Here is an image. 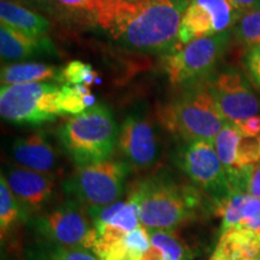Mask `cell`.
I'll use <instances>...</instances> for the list:
<instances>
[{
	"label": "cell",
	"instance_id": "6da1fadb",
	"mask_svg": "<svg viewBox=\"0 0 260 260\" xmlns=\"http://www.w3.org/2000/svg\"><path fill=\"white\" fill-rule=\"evenodd\" d=\"M128 195L139 206L140 223L147 230H178L197 222L214 205L194 184L159 172L135 181Z\"/></svg>",
	"mask_w": 260,
	"mask_h": 260
},
{
	"label": "cell",
	"instance_id": "7a4b0ae2",
	"mask_svg": "<svg viewBox=\"0 0 260 260\" xmlns=\"http://www.w3.org/2000/svg\"><path fill=\"white\" fill-rule=\"evenodd\" d=\"M190 0H121L109 32L138 52H171L180 45L181 21Z\"/></svg>",
	"mask_w": 260,
	"mask_h": 260
},
{
	"label": "cell",
	"instance_id": "3957f363",
	"mask_svg": "<svg viewBox=\"0 0 260 260\" xmlns=\"http://www.w3.org/2000/svg\"><path fill=\"white\" fill-rule=\"evenodd\" d=\"M158 117L168 132L184 142H213L228 124L205 80L188 84L160 107Z\"/></svg>",
	"mask_w": 260,
	"mask_h": 260
},
{
	"label": "cell",
	"instance_id": "277c9868",
	"mask_svg": "<svg viewBox=\"0 0 260 260\" xmlns=\"http://www.w3.org/2000/svg\"><path fill=\"white\" fill-rule=\"evenodd\" d=\"M118 136L113 113L104 104L73 117L57 130L59 145L76 167L110 159L118 145Z\"/></svg>",
	"mask_w": 260,
	"mask_h": 260
},
{
	"label": "cell",
	"instance_id": "5b68a950",
	"mask_svg": "<svg viewBox=\"0 0 260 260\" xmlns=\"http://www.w3.org/2000/svg\"><path fill=\"white\" fill-rule=\"evenodd\" d=\"M34 241L93 252L96 230L88 211L67 198L28 220Z\"/></svg>",
	"mask_w": 260,
	"mask_h": 260
},
{
	"label": "cell",
	"instance_id": "8992f818",
	"mask_svg": "<svg viewBox=\"0 0 260 260\" xmlns=\"http://www.w3.org/2000/svg\"><path fill=\"white\" fill-rule=\"evenodd\" d=\"M132 167L126 161L107 159L77 167L63 182L67 198L76 201L87 211L115 204L124 194Z\"/></svg>",
	"mask_w": 260,
	"mask_h": 260
},
{
	"label": "cell",
	"instance_id": "52a82bcc",
	"mask_svg": "<svg viewBox=\"0 0 260 260\" xmlns=\"http://www.w3.org/2000/svg\"><path fill=\"white\" fill-rule=\"evenodd\" d=\"M61 86L53 82L2 86L0 115L15 125H41L61 116Z\"/></svg>",
	"mask_w": 260,
	"mask_h": 260
},
{
	"label": "cell",
	"instance_id": "ba28073f",
	"mask_svg": "<svg viewBox=\"0 0 260 260\" xmlns=\"http://www.w3.org/2000/svg\"><path fill=\"white\" fill-rule=\"evenodd\" d=\"M233 30L180 44L164 57V69L172 84L193 83L213 74L230 45Z\"/></svg>",
	"mask_w": 260,
	"mask_h": 260
},
{
	"label": "cell",
	"instance_id": "9c48e42d",
	"mask_svg": "<svg viewBox=\"0 0 260 260\" xmlns=\"http://www.w3.org/2000/svg\"><path fill=\"white\" fill-rule=\"evenodd\" d=\"M177 165L200 191L214 205L216 213L233 194L225 169L217 154L213 142H184L178 149Z\"/></svg>",
	"mask_w": 260,
	"mask_h": 260
},
{
	"label": "cell",
	"instance_id": "30bf717a",
	"mask_svg": "<svg viewBox=\"0 0 260 260\" xmlns=\"http://www.w3.org/2000/svg\"><path fill=\"white\" fill-rule=\"evenodd\" d=\"M205 81L229 125L237 126L246 119L258 116L260 103L251 82L241 71L225 68L210 75Z\"/></svg>",
	"mask_w": 260,
	"mask_h": 260
},
{
	"label": "cell",
	"instance_id": "8fae6325",
	"mask_svg": "<svg viewBox=\"0 0 260 260\" xmlns=\"http://www.w3.org/2000/svg\"><path fill=\"white\" fill-rule=\"evenodd\" d=\"M241 17L228 0H190L182 17L178 41L186 45L195 39L230 31Z\"/></svg>",
	"mask_w": 260,
	"mask_h": 260
},
{
	"label": "cell",
	"instance_id": "7c38bea8",
	"mask_svg": "<svg viewBox=\"0 0 260 260\" xmlns=\"http://www.w3.org/2000/svg\"><path fill=\"white\" fill-rule=\"evenodd\" d=\"M118 148L132 169L147 170L160 158L159 139L152 122L141 113L125 117L118 136Z\"/></svg>",
	"mask_w": 260,
	"mask_h": 260
},
{
	"label": "cell",
	"instance_id": "4fadbf2b",
	"mask_svg": "<svg viewBox=\"0 0 260 260\" xmlns=\"http://www.w3.org/2000/svg\"><path fill=\"white\" fill-rule=\"evenodd\" d=\"M2 175L28 220L50 207L56 197L57 177L54 175L41 174L18 165L8 167Z\"/></svg>",
	"mask_w": 260,
	"mask_h": 260
},
{
	"label": "cell",
	"instance_id": "5bb4252c",
	"mask_svg": "<svg viewBox=\"0 0 260 260\" xmlns=\"http://www.w3.org/2000/svg\"><path fill=\"white\" fill-rule=\"evenodd\" d=\"M88 213L96 230L94 247L121 239L141 225L139 206L130 195L125 200H119L103 209L89 211Z\"/></svg>",
	"mask_w": 260,
	"mask_h": 260
},
{
	"label": "cell",
	"instance_id": "9a60e30c",
	"mask_svg": "<svg viewBox=\"0 0 260 260\" xmlns=\"http://www.w3.org/2000/svg\"><path fill=\"white\" fill-rule=\"evenodd\" d=\"M10 154L18 167L56 176L59 157L50 138L44 132H35L12 141Z\"/></svg>",
	"mask_w": 260,
	"mask_h": 260
},
{
	"label": "cell",
	"instance_id": "2e32d148",
	"mask_svg": "<svg viewBox=\"0 0 260 260\" xmlns=\"http://www.w3.org/2000/svg\"><path fill=\"white\" fill-rule=\"evenodd\" d=\"M56 53L54 44L47 37L32 38L5 24L0 27V54L3 64L21 63V60L56 56Z\"/></svg>",
	"mask_w": 260,
	"mask_h": 260
},
{
	"label": "cell",
	"instance_id": "e0dca14e",
	"mask_svg": "<svg viewBox=\"0 0 260 260\" xmlns=\"http://www.w3.org/2000/svg\"><path fill=\"white\" fill-rule=\"evenodd\" d=\"M222 218L220 235L233 229L260 233V199L247 193H234L217 212Z\"/></svg>",
	"mask_w": 260,
	"mask_h": 260
},
{
	"label": "cell",
	"instance_id": "ac0fdd59",
	"mask_svg": "<svg viewBox=\"0 0 260 260\" xmlns=\"http://www.w3.org/2000/svg\"><path fill=\"white\" fill-rule=\"evenodd\" d=\"M28 218L21 205L12 194L5 177L0 176V239L2 248L8 251L22 252V241L19 237L21 228L27 225Z\"/></svg>",
	"mask_w": 260,
	"mask_h": 260
},
{
	"label": "cell",
	"instance_id": "d6986e66",
	"mask_svg": "<svg viewBox=\"0 0 260 260\" xmlns=\"http://www.w3.org/2000/svg\"><path fill=\"white\" fill-rule=\"evenodd\" d=\"M212 260H260V233L233 229L220 235Z\"/></svg>",
	"mask_w": 260,
	"mask_h": 260
},
{
	"label": "cell",
	"instance_id": "ffe728a7",
	"mask_svg": "<svg viewBox=\"0 0 260 260\" xmlns=\"http://www.w3.org/2000/svg\"><path fill=\"white\" fill-rule=\"evenodd\" d=\"M149 247V232L140 225L121 239L95 246L93 253L99 260H144Z\"/></svg>",
	"mask_w": 260,
	"mask_h": 260
},
{
	"label": "cell",
	"instance_id": "44dd1931",
	"mask_svg": "<svg viewBox=\"0 0 260 260\" xmlns=\"http://www.w3.org/2000/svg\"><path fill=\"white\" fill-rule=\"evenodd\" d=\"M2 24L8 25L32 38L47 37L51 22L30 9L18 4L15 0H2L0 3Z\"/></svg>",
	"mask_w": 260,
	"mask_h": 260
},
{
	"label": "cell",
	"instance_id": "7402d4cb",
	"mask_svg": "<svg viewBox=\"0 0 260 260\" xmlns=\"http://www.w3.org/2000/svg\"><path fill=\"white\" fill-rule=\"evenodd\" d=\"M2 86L22 83L58 82L61 83V69L37 61H21L4 65L0 73Z\"/></svg>",
	"mask_w": 260,
	"mask_h": 260
},
{
	"label": "cell",
	"instance_id": "603a6c76",
	"mask_svg": "<svg viewBox=\"0 0 260 260\" xmlns=\"http://www.w3.org/2000/svg\"><path fill=\"white\" fill-rule=\"evenodd\" d=\"M151 247L144 260H193L194 249L178 230H148Z\"/></svg>",
	"mask_w": 260,
	"mask_h": 260
},
{
	"label": "cell",
	"instance_id": "cb8c5ba5",
	"mask_svg": "<svg viewBox=\"0 0 260 260\" xmlns=\"http://www.w3.org/2000/svg\"><path fill=\"white\" fill-rule=\"evenodd\" d=\"M57 5L68 10L73 15L99 25L104 30H110L115 21L121 0H56Z\"/></svg>",
	"mask_w": 260,
	"mask_h": 260
},
{
	"label": "cell",
	"instance_id": "d4e9b609",
	"mask_svg": "<svg viewBox=\"0 0 260 260\" xmlns=\"http://www.w3.org/2000/svg\"><path fill=\"white\" fill-rule=\"evenodd\" d=\"M21 253V260H99L88 249L69 248L37 241L24 247Z\"/></svg>",
	"mask_w": 260,
	"mask_h": 260
},
{
	"label": "cell",
	"instance_id": "484cf974",
	"mask_svg": "<svg viewBox=\"0 0 260 260\" xmlns=\"http://www.w3.org/2000/svg\"><path fill=\"white\" fill-rule=\"evenodd\" d=\"M96 105V99L86 84H61L59 110L61 116H79Z\"/></svg>",
	"mask_w": 260,
	"mask_h": 260
},
{
	"label": "cell",
	"instance_id": "4316f807",
	"mask_svg": "<svg viewBox=\"0 0 260 260\" xmlns=\"http://www.w3.org/2000/svg\"><path fill=\"white\" fill-rule=\"evenodd\" d=\"M233 34L247 48L260 45V9L243 15L234 25Z\"/></svg>",
	"mask_w": 260,
	"mask_h": 260
},
{
	"label": "cell",
	"instance_id": "83f0119b",
	"mask_svg": "<svg viewBox=\"0 0 260 260\" xmlns=\"http://www.w3.org/2000/svg\"><path fill=\"white\" fill-rule=\"evenodd\" d=\"M99 83L98 73L94 70L92 64L83 63L81 60L69 61L61 69V84H86L90 86L92 83Z\"/></svg>",
	"mask_w": 260,
	"mask_h": 260
},
{
	"label": "cell",
	"instance_id": "f1b7e54d",
	"mask_svg": "<svg viewBox=\"0 0 260 260\" xmlns=\"http://www.w3.org/2000/svg\"><path fill=\"white\" fill-rule=\"evenodd\" d=\"M242 63L247 79L260 90V45L247 48Z\"/></svg>",
	"mask_w": 260,
	"mask_h": 260
},
{
	"label": "cell",
	"instance_id": "f546056e",
	"mask_svg": "<svg viewBox=\"0 0 260 260\" xmlns=\"http://www.w3.org/2000/svg\"><path fill=\"white\" fill-rule=\"evenodd\" d=\"M235 128L245 138L258 139L260 138V116H253Z\"/></svg>",
	"mask_w": 260,
	"mask_h": 260
},
{
	"label": "cell",
	"instance_id": "4dcf8cb0",
	"mask_svg": "<svg viewBox=\"0 0 260 260\" xmlns=\"http://www.w3.org/2000/svg\"><path fill=\"white\" fill-rule=\"evenodd\" d=\"M246 193L253 198L260 199V161L252 168L246 186Z\"/></svg>",
	"mask_w": 260,
	"mask_h": 260
},
{
	"label": "cell",
	"instance_id": "1f68e13d",
	"mask_svg": "<svg viewBox=\"0 0 260 260\" xmlns=\"http://www.w3.org/2000/svg\"><path fill=\"white\" fill-rule=\"evenodd\" d=\"M242 16L260 9V0H228Z\"/></svg>",
	"mask_w": 260,
	"mask_h": 260
},
{
	"label": "cell",
	"instance_id": "d6a6232c",
	"mask_svg": "<svg viewBox=\"0 0 260 260\" xmlns=\"http://www.w3.org/2000/svg\"><path fill=\"white\" fill-rule=\"evenodd\" d=\"M32 4H40V5H57V2L56 0H30Z\"/></svg>",
	"mask_w": 260,
	"mask_h": 260
},
{
	"label": "cell",
	"instance_id": "836d02e7",
	"mask_svg": "<svg viewBox=\"0 0 260 260\" xmlns=\"http://www.w3.org/2000/svg\"><path fill=\"white\" fill-rule=\"evenodd\" d=\"M126 2H129V3H136V2H141V0H126Z\"/></svg>",
	"mask_w": 260,
	"mask_h": 260
},
{
	"label": "cell",
	"instance_id": "e575fe53",
	"mask_svg": "<svg viewBox=\"0 0 260 260\" xmlns=\"http://www.w3.org/2000/svg\"><path fill=\"white\" fill-rule=\"evenodd\" d=\"M210 260H212V259H210Z\"/></svg>",
	"mask_w": 260,
	"mask_h": 260
}]
</instances>
